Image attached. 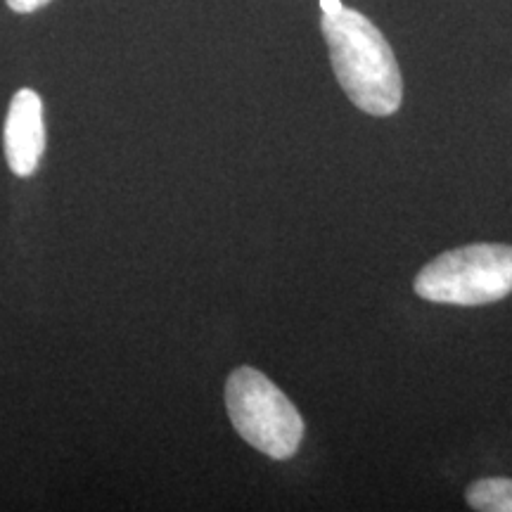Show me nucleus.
Instances as JSON below:
<instances>
[{
	"label": "nucleus",
	"instance_id": "1",
	"mask_svg": "<svg viewBox=\"0 0 512 512\" xmlns=\"http://www.w3.org/2000/svg\"><path fill=\"white\" fill-rule=\"evenodd\" d=\"M320 15L332 72L347 98L370 117H392L399 112L401 69L382 31L342 0H320Z\"/></svg>",
	"mask_w": 512,
	"mask_h": 512
},
{
	"label": "nucleus",
	"instance_id": "2",
	"mask_svg": "<svg viewBox=\"0 0 512 512\" xmlns=\"http://www.w3.org/2000/svg\"><path fill=\"white\" fill-rule=\"evenodd\" d=\"M413 290L434 304L484 306L512 294V247L475 242L434 256L415 275Z\"/></svg>",
	"mask_w": 512,
	"mask_h": 512
},
{
	"label": "nucleus",
	"instance_id": "3",
	"mask_svg": "<svg viewBox=\"0 0 512 512\" xmlns=\"http://www.w3.org/2000/svg\"><path fill=\"white\" fill-rule=\"evenodd\" d=\"M226 408L235 432L273 460H287L304 439V420L283 389L259 370L242 366L226 382Z\"/></svg>",
	"mask_w": 512,
	"mask_h": 512
},
{
	"label": "nucleus",
	"instance_id": "4",
	"mask_svg": "<svg viewBox=\"0 0 512 512\" xmlns=\"http://www.w3.org/2000/svg\"><path fill=\"white\" fill-rule=\"evenodd\" d=\"M3 143L12 174L19 178L34 174L46 150V126H43V100L31 88H22L12 98Z\"/></svg>",
	"mask_w": 512,
	"mask_h": 512
},
{
	"label": "nucleus",
	"instance_id": "5",
	"mask_svg": "<svg viewBox=\"0 0 512 512\" xmlns=\"http://www.w3.org/2000/svg\"><path fill=\"white\" fill-rule=\"evenodd\" d=\"M465 501L479 512H512V479L489 477L467 486Z\"/></svg>",
	"mask_w": 512,
	"mask_h": 512
},
{
	"label": "nucleus",
	"instance_id": "6",
	"mask_svg": "<svg viewBox=\"0 0 512 512\" xmlns=\"http://www.w3.org/2000/svg\"><path fill=\"white\" fill-rule=\"evenodd\" d=\"M10 5V10L19 12V15H29V12L41 10L43 5H48L50 0H5Z\"/></svg>",
	"mask_w": 512,
	"mask_h": 512
}]
</instances>
